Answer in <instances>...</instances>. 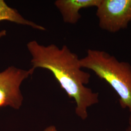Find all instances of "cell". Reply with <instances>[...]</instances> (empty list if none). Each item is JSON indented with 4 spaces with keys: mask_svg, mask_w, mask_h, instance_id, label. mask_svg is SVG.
I'll use <instances>...</instances> for the list:
<instances>
[{
    "mask_svg": "<svg viewBox=\"0 0 131 131\" xmlns=\"http://www.w3.org/2000/svg\"><path fill=\"white\" fill-rule=\"evenodd\" d=\"M27 48L32 68L50 71L68 96L74 100L76 115L86 119L88 108L99 103V94L85 86L91 75L82 70L78 56L65 45L60 48L53 44L44 46L32 40L27 44Z\"/></svg>",
    "mask_w": 131,
    "mask_h": 131,
    "instance_id": "obj_1",
    "label": "cell"
},
{
    "mask_svg": "<svg viewBox=\"0 0 131 131\" xmlns=\"http://www.w3.org/2000/svg\"><path fill=\"white\" fill-rule=\"evenodd\" d=\"M80 62L82 68L92 70L106 82L117 93L122 108L131 113V64L104 51L92 49H89Z\"/></svg>",
    "mask_w": 131,
    "mask_h": 131,
    "instance_id": "obj_2",
    "label": "cell"
},
{
    "mask_svg": "<svg viewBox=\"0 0 131 131\" xmlns=\"http://www.w3.org/2000/svg\"><path fill=\"white\" fill-rule=\"evenodd\" d=\"M96 8L100 27L110 33L126 28L131 21V0H101Z\"/></svg>",
    "mask_w": 131,
    "mask_h": 131,
    "instance_id": "obj_3",
    "label": "cell"
},
{
    "mask_svg": "<svg viewBox=\"0 0 131 131\" xmlns=\"http://www.w3.org/2000/svg\"><path fill=\"white\" fill-rule=\"evenodd\" d=\"M101 0H57L54 5L61 13L64 23L76 24L81 18L83 8L97 7Z\"/></svg>",
    "mask_w": 131,
    "mask_h": 131,
    "instance_id": "obj_4",
    "label": "cell"
},
{
    "mask_svg": "<svg viewBox=\"0 0 131 131\" xmlns=\"http://www.w3.org/2000/svg\"><path fill=\"white\" fill-rule=\"evenodd\" d=\"M7 20L15 24L28 26L36 30L45 31L46 29L41 25L25 19L17 10L7 5L4 0H0V21Z\"/></svg>",
    "mask_w": 131,
    "mask_h": 131,
    "instance_id": "obj_5",
    "label": "cell"
},
{
    "mask_svg": "<svg viewBox=\"0 0 131 131\" xmlns=\"http://www.w3.org/2000/svg\"><path fill=\"white\" fill-rule=\"evenodd\" d=\"M125 131H131V113L128 121V125Z\"/></svg>",
    "mask_w": 131,
    "mask_h": 131,
    "instance_id": "obj_6",
    "label": "cell"
},
{
    "mask_svg": "<svg viewBox=\"0 0 131 131\" xmlns=\"http://www.w3.org/2000/svg\"><path fill=\"white\" fill-rule=\"evenodd\" d=\"M44 131H57L56 127L54 126L49 127Z\"/></svg>",
    "mask_w": 131,
    "mask_h": 131,
    "instance_id": "obj_7",
    "label": "cell"
},
{
    "mask_svg": "<svg viewBox=\"0 0 131 131\" xmlns=\"http://www.w3.org/2000/svg\"><path fill=\"white\" fill-rule=\"evenodd\" d=\"M6 31L5 30H3L0 31V38L4 37L6 35Z\"/></svg>",
    "mask_w": 131,
    "mask_h": 131,
    "instance_id": "obj_8",
    "label": "cell"
}]
</instances>
